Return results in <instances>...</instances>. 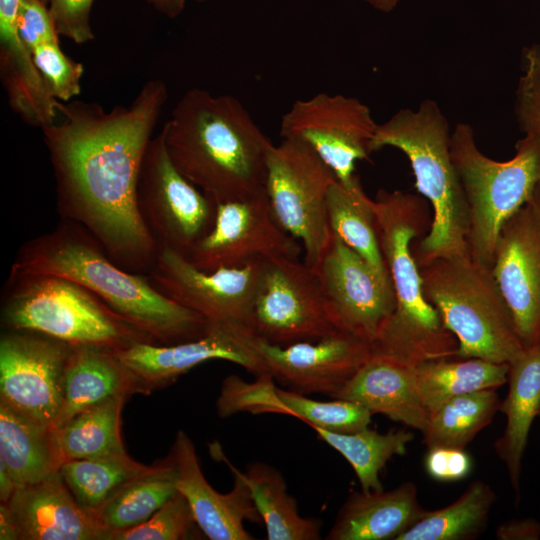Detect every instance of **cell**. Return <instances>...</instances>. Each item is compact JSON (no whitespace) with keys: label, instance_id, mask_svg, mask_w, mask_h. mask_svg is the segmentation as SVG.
I'll return each mask as SVG.
<instances>
[{"label":"cell","instance_id":"4","mask_svg":"<svg viewBox=\"0 0 540 540\" xmlns=\"http://www.w3.org/2000/svg\"><path fill=\"white\" fill-rule=\"evenodd\" d=\"M373 205L396 303L372 344L373 353L412 367L456 357L458 341L424 297L420 269L411 247L412 240L431 224L425 201L400 190L380 189Z\"/></svg>","mask_w":540,"mask_h":540},{"label":"cell","instance_id":"35","mask_svg":"<svg viewBox=\"0 0 540 540\" xmlns=\"http://www.w3.org/2000/svg\"><path fill=\"white\" fill-rule=\"evenodd\" d=\"M496 389L476 391L450 399L429 415L422 432L427 448L443 446L465 449L500 411Z\"/></svg>","mask_w":540,"mask_h":540},{"label":"cell","instance_id":"33","mask_svg":"<svg viewBox=\"0 0 540 540\" xmlns=\"http://www.w3.org/2000/svg\"><path fill=\"white\" fill-rule=\"evenodd\" d=\"M129 395L89 408L56 430L63 463L127 453L121 437V413Z\"/></svg>","mask_w":540,"mask_h":540},{"label":"cell","instance_id":"17","mask_svg":"<svg viewBox=\"0 0 540 540\" xmlns=\"http://www.w3.org/2000/svg\"><path fill=\"white\" fill-rule=\"evenodd\" d=\"M212 457L224 462L234 475L229 493L217 492L206 480L200 468L195 446L190 437L179 430L170 453L164 459L176 490L189 503L196 522L204 536L210 540H252L244 521L259 523L260 514L251 491L215 442L209 445Z\"/></svg>","mask_w":540,"mask_h":540},{"label":"cell","instance_id":"19","mask_svg":"<svg viewBox=\"0 0 540 540\" xmlns=\"http://www.w3.org/2000/svg\"><path fill=\"white\" fill-rule=\"evenodd\" d=\"M253 343L275 380L302 394L320 393L331 398L373 355L369 342L344 331L287 346L256 337Z\"/></svg>","mask_w":540,"mask_h":540},{"label":"cell","instance_id":"43","mask_svg":"<svg viewBox=\"0 0 540 540\" xmlns=\"http://www.w3.org/2000/svg\"><path fill=\"white\" fill-rule=\"evenodd\" d=\"M17 27L31 52L42 44L59 41L48 7L41 0H20Z\"/></svg>","mask_w":540,"mask_h":540},{"label":"cell","instance_id":"22","mask_svg":"<svg viewBox=\"0 0 540 540\" xmlns=\"http://www.w3.org/2000/svg\"><path fill=\"white\" fill-rule=\"evenodd\" d=\"M334 398L359 403L372 414H383L421 433L429 419L415 367L374 353Z\"/></svg>","mask_w":540,"mask_h":540},{"label":"cell","instance_id":"16","mask_svg":"<svg viewBox=\"0 0 540 540\" xmlns=\"http://www.w3.org/2000/svg\"><path fill=\"white\" fill-rule=\"evenodd\" d=\"M253 339L236 327L210 322L207 332L194 340L171 345L138 342L114 353L136 393L149 394L209 360L233 362L256 376L268 372Z\"/></svg>","mask_w":540,"mask_h":540},{"label":"cell","instance_id":"8","mask_svg":"<svg viewBox=\"0 0 540 540\" xmlns=\"http://www.w3.org/2000/svg\"><path fill=\"white\" fill-rule=\"evenodd\" d=\"M450 152L467 203L469 256L491 270L502 227L530 202L540 178V141L525 135L513 158L496 161L479 150L471 125L458 123Z\"/></svg>","mask_w":540,"mask_h":540},{"label":"cell","instance_id":"40","mask_svg":"<svg viewBox=\"0 0 540 540\" xmlns=\"http://www.w3.org/2000/svg\"><path fill=\"white\" fill-rule=\"evenodd\" d=\"M33 60L51 96L61 102L72 101L81 92L84 67L66 56L59 41L42 44L32 51Z\"/></svg>","mask_w":540,"mask_h":540},{"label":"cell","instance_id":"7","mask_svg":"<svg viewBox=\"0 0 540 540\" xmlns=\"http://www.w3.org/2000/svg\"><path fill=\"white\" fill-rule=\"evenodd\" d=\"M1 320L8 329L38 332L73 346L118 351L138 342L152 343L91 291L53 275L9 273Z\"/></svg>","mask_w":540,"mask_h":540},{"label":"cell","instance_id":"5","mask_svg":"<svg viewBox=\"0 0 540 540\" xmlns=\"http://www.w3.org/2000/svg\"><path fill=\"white\" fill-rule=\"evenodd\" d=\"M448 121L434 100L422 101L416 110L401 109L378 124L371 152L385 147L408 158L417 191L433 210L429 231L414 252L418 266L438 258L469 256L468 209L452 161Z\"/></svg>","mask_w":540,"mask_h":540},{"label":"cell","instance_id":"11","mask_svg":"<svg viewBox=\"0 0 540 540\" xmlns=\"http://www.w3.org/2000/svg\"><path fill=\"white\" fill-rule=\"evenodd\" d=\"M137 207L157 247L186 258L214 225L216 203L174 166L162 131L151 138L143 157Z\"/></svg>","mask_w":540,"mask_h":540},{"label":"cell","instance_id":"38","mask_svg":"<svg viewBox=\"0 0 540 540\" xmlns=\"http://www.w3.org/2000/svg\"><path fill=\"white\" fill-rule=\"evenodd\" d=\"M274 381L269 372L257 375L253 382H246L236 375L227 376L216 401L219 417H230L239 412L287 415Z\"/></svg>","mask_w":540,"mask_h":540},{"label":"cell","instance_id":"41","mask_svg":"<svg viewBox=\"0 0 540 540\" xmlns=\"http://www.w3.org/2000/svg\"><path fill=\"white\" fill-rule=\"evenodd\" d=\"M515 114L525 135L540 141V44L522 51V74L519 77Z\"/></svg>","mask_w":540,"mask_h":540},{"label":"cell","instance_id":"31","mask_svg":"<svg viewBox=\"0 0 540 540\" xmlns=\"http://www.w3.org/2000/svg\"><path fill=\"white\" fill-rule=\"evenodd\" d=\"M496 501V493L482 480L469 484L451 504L426 511L396 540H471L477 538L487 525Z\"/></svg>","mask_w":540,"mask_h":540},{"label":"cell","instance_id":"21","mask_svg":"<svg viewBox=\"0 0 540 540\" xmlns=\"http://www.w3.org/2000/svg\"><path fill=\"white\" fill-rule=\"evenodd\" d=\"M4 503L18 540H103L95 516L77 502L59 470L41 481L17 487Z\"/></svg>","mask_w":540,"mask_h":540},{"label":"cell","instance_id":"48","mask_svg":"<svg viewBox=\"0 0 540 540\" xmlns=\"http://www.w3.org/2000/svg\"><path fill=\"white\" fill-rule=\"evenodd\" d=\"M159 11L168 15L169 17H175L181 13L185 0H148ZM204 1V0H198Z\"/></svg>","mask_w":540,"mask_h":540},{"label":"cell","instance_id":"44","mask_svg":"<svg viewBox=\"0 0 540 540\" xmlns=\"http://www.w3.org/2000/svg\"><path fill=\"white\" fill-rule=\"evenodd\" d=\"M427 474L440 482H454L466 478L473 467L465 449L436 446L428 448L424 459Z\"/></svg>","mask_w":540,"mask_h":540},{"label":"cell","instance_id":"18","mask_svg":"<svg viewBox=\"0 0 540 540\" xmlns=\"http://www.w3.org/2000/svg\"><path fill=\"white\" fill-rule=\"evenodd\" d=\"M327 294L341 328L371 345L395 309L393 288L371 266L331 232L312 267Z\"/></svg>","mask_w":540,"mask_h":540},{"label":"cell","instance_id":"30","mask_svg":"<svg viewBox=\"0 0 540 540\" xmlns=\"http://www.w3.org/2000/svg\"><path fill=\"white\" fill-rule=\"evenodd\" d=\"M241 477L248 485L268 540H318L321 524L314 518L302 517L297 502L288 493L282 474L262 462L250 464Z\"/></svg>","mask_w":540,"mask_h":540},{"label":"cell","instance_id":"39","mask_svg":"<svg viewBox=\"0 0 540 540\" xmlns=\"http://www.w3.org/2000/svg\"><path fill=\"white\" fill-rule=\"evenodd\" d=\"M204 536L185 497L178 491L147 521L110 534L108 540H188Z\"/></svg>","mask_w":540,"mask_h":540},{"label":"cell","instance_id":"27","mask_svg":"<svg viewBox=\"0 0 540 540\" xmlns=\"http://www.w3.org/2000/svg\"><path fill=\"white\" fill-rule=\"evenodd\" d=\"M0 460L17 487L45 479L63 464L56 430L0 403Z\"/></svg>","mask_w":540,"mask_h":540},{"label":"cell","instance_id":"37","mask_svg":"<svg viewBox=\"0 0 540 540\" xmlns=\"http://www.w3.org/2000/svg\"><path fill=\"white\" fill-rule=\"evenodd\" d=\"M287 415L296 417L313 428L334 433H353L369 427L372 413L359 403L336 399L318 401L305 394L277 387Z\"/></svg>","mask_w":540,"mask_h":540},{"label":"cell","instance_id":"32","mask_svg":"<svg viewBox=\"0 0 540 540\" xmlns=\"http://www.w3.org/2000/svg\"><path fill=\"white\" fill-rule=\"evenodd\" d=\"M158 462L145 465L127 453L64 462L59 471L77 502L88 511L101 508L134 480L154 472Z\"/></svg>","mask_w":540,"mask_h":540},{"label":"cell","instance_id":"51","mask_svg":"<svg viewBox=\"0 0 540 540\" xmlns=\"http://www.w3.org/2000/svg\"><path fill=\"white\" fill-rule=\"evenodd\" d=\"M41 1H42L45 5H47L49 0H41Z\"/></svg>","mask_w":540,"mask_h":540},{"label":"cell","instance_id":"28","mask_svg":"<svg viewBox=\"0 0 540 540\" xmlns=\"http://www.w3.org/2000/svg\"><path fill=\"white\" fill-rule=\"evenodd\" d=\"M327 216L331 232L392 287L379 241L373 199L364 192L359 177L351 186H344L338 180L331 185L327 195Z\"/></svg>","mask_w":540,"mask_h":540},{"label":"cell","instance_id":"25","mask_svg":"<svg viewBox=\"0 0 540 540\" xmlns=\"http://www.w3.org/2000/svg\"><path fill=\"white\" fill-rule=\"evenodd\" d=\"M508 393L501 402L506 426L494 449L505 464L510 484L520 494L522 459L531 426L540 413V342L525 348L509 364Z\"/></svg>","mask_w":540,"mask_h":540},{"label":"cell","instance_id":"52","mask_svg":"<svg viewBox=\"0 0 540 540\" xmlns=\"http://www.w3.org/2000/svg\"><path fill=\"white\" fill-rule=\"evenodd\" d=\"M539 417H540V413H539Z\"/></svg>","mask_w":540,"mask_h":540},{"label":"cell","instance_id":"15","mask_svg":"<svg viewBox=\"0 0 540 540\" xmlns=\"http://www.w3.org/2000/svg\"><path fill=\"white\" fill-rule=\"evenodd\" d=\"M301 245L277 221L266 191L216 204L211 231L187 258L200 270L239 268L268 257L298 258Z\"/></svg>","mask_w":540,"mask_h":540},{"label":"cell","instance_id":"29","mask_svg":"<svg viewBox=\"0 0 540 540\" xmlns=\"http://www.w3.org/2000/svg\"><path fill=\"white\" fill-rule=\"evenodd\" d=\"M452 358L430 360L415 367L420 398L429 415L452 398L507 383V363Z\"/></svg>","mask_w":540,"mask_h":540},{"label":"cell","instance_id":"45","mask_svg":"<svg viewBox=\"0 0 540 540\" xmlns=\"http://www.w3.org/2000/svg\"><path fill=\"white\" fill-rule=\"evenodd\" d=\"M495 537L498 540H538L540 522L534 518L508 520L497 526Z\"/></svg>","mask_w":540,"mask_h":540},{"label":"cell","instance_id":"10","mask_svg":"<svg viewBox=\"0 0 540 540\" xmlns=\"http://www.w3.org/2000/svg\"><path fill=\"white\" fill-rule=\"evenodd\" d=\"M333 171L304 141L284 138L267 156L265 191L273 213L302 242L305 263L314 267L331 236L327 195Z\"/></svg>","mask_w":540,"mask_h":540},{"label":"cell","instance_id":"42","mask_svg":"<svg viewBox=\"0 0 540 540\" xmlns=\"http://www.w3.org/2000/svg\"><path fill=\"white\" fill-rule=\"evenodd\" d=\"M94 0H49L48 11L60 36L76 44L94 39L90 25V12Z\"/></svg>","mask_w":540,"mask_h":540},{"label":"cell","instance_id":"20","mask_svg":"<svg viewBox=\"0 0 540 540\" xmlns=\"http://www.w3.org/2000/svg\"><path fill=\"white\" fill-rule=\"evenodd\" d=\"M491 274L527 348L540 341V227L528 202L502 227Z\"/></svg>","mask_w":540,"mask_h":540},{"label":"cell","instance_id":"23","mask_svg":"<svg viewBox=\"0 0 540 540\" xmlns=\"http://www.w3.org/2000/svg\"><path fill=\"white\" fill-rule=\"evenodd\" d=\"M426 511L411 481L389 491H353L338 510L326 539L396 540Z\"/></svg>","mask_w":540,"mask_h":540},{"label":"cell","instance_id":"6","mask_svg":"<svg viewBox=\"0 0 540 540\" xmlns=\"http://www.w3.org/2000/svg\"><path fill=\"white\" fill-rule=\"evenodd\" d=\"M423 295L456 337V358L510 364L525 350L491 274L470 256L419 266Z\"/></svg>","mask_w":540,"mask_h":540},{"label":"cell","instance_id":"1","mask_svg":"<svg viewBox=\"0 0 540 540\" xmlns=\"http://www.w3.org/2000/svg\"><path fill=\"white\" fill-rule=\"evenodd\" d=\"M166 84L147 81L128 106L57 101V118L41 128L63 220L87 230L127 271L147 274L158 247L137 207L140 168L167 101Z\"/></svg>","mask_w":540,"mask_h":540},{"label":"cell","instance_id":"34","mask_svg":"<svg viewBox=\"0 0 540 540\" xmlns=\"http://www.w3.org/2000/svg\"><path fill=\"white\" fill-rule=\"evenodd\" d=\"M313 430L348 461L362 491L383 490L379 477L381 470L392 457L404 455L414 437L404 429L386 433L369 427L353 433H334L320 428Z\"/></svg>","mask_w":540,"mask_h":540},{"label":"cell","instance_id":"47","mask_svg":"<svg viewBox=\"0 0 540 540\" xmlns=\"http://www.w3.org/2000/svg\"><path fill=\"white\" fill-rule=\"evenodd\" d=\"M17 486L12 479L5 464L0 460V500L7 502L13 495Z\"/></svg>","mask_w":540,"mask_h":540},{"label":"cell","instance_id":"24","mask_svg":"<svg viewBox=\"0 0 540 540\" xmlns=\"http://www.w3.org/2000/svg\"><path fill=\"white\" fill-rule=\"evenodd\" d=\"M19 7H0V77L10 108L28 125L42 128L58 115L32 52L17 27Z\"/></svg>","mask_w":540,"mask_h":540},{"label":"cell","instance_id":"49","mask_svg":"<svg viewBox=\"0 0 540 540\" xmlns=\"http://www.w3.org/2000/svg\"><path fill=\"white\" fill-rule=\"evenodd\" d=\"M373 8L381 12H391L398 5L400 0H365Z\"/></svg>","mask_w":540,"mask_h":540},{"label":"cell","instance_id":"3","mask_svg":"<svg viewBox=\"0 0 540 540\" xmlns=\"http://www.w3.org/2000/svg\"><path fill=\"white\" fill-rule=\"evenodd\" d=\"M161 131L174 166L216 204L265 191L273 143L235 97L190 89Z\"/></svg>","mask_w":540,"mask_h":540},{"label":"cell","instance_id":"12","mask_svg":"<svg viewBox=\"0 0 540 540\" xmlns=\"http://www.w3.org/2000/svg\"><path fill=\"white\" fill-rule=\"evenodd\" d=\"M378 124L354 97L318 93L295 101L282 116L280 136L307 143L344 186L357 179L355 164L368 160Z\"/></svg>","mask_w":540,"mask_h":540},{"label":"cell","instance_id":"14","mask_svg":"<svg viewBox=\"0 0 540 540\" xmlns=\"http://www.w3.org/2000/svg\"><path fill=\"white\" fill-rule=\"evenodd\" d=\"M73 345L29 330L9 329L0 339V403L52 426L63 399Z\"/></svg>","mask_w":540,"mask_h":540},{"label":"cell","instance_id":"46","mask_svg":"<svg viewBox=\"0 0 540 540\" xmlns=\"http://www.w3.org/2000/svg\"><path fill=\"white\" fill-rule=\"evenodd\" d=\"M0 539L18 540L17 529L7 505L0 504Z\"/></svg>","mask_w":540,"mask_h":540},{"label":"cell","instance_id":"2","mask_svg":"<svg viewBox=\"0 0 540 540\" xmlns=\"http://www.w3.org/2000/svg\"><path fill=\"white\" fill-rule=\"evenodd\" d=\"M12 274L53 275L98 296L152 343L171 345L203 336L210 322L159 292L147 275L125 270L83 227L68 221L25 242Z\"/></svg>","mask_w":540,"mask_h":540},{"label":"cell","instance_id":"53","mask_svg":"<svg viewBox=\"0 0 540 540\" xmlns=\"http://www.w3.org/2000/svg\"><path fill=\"white\" fill-rule=\"evenodd\" d=\"M540 342V341H539Z\"/></svg>","mask_w":540,"mask_h":540},{"label":"cell","instance_id":"9","mask_svg":"<svg viewBox=\"0 0 540 540\" xmlns=\"http://www.w3.org/2000/svg\"><path fill=\"white\" fill-rule=\"evenodd\" d=\"M341 331L344 330L312 267L298 258L262 259L253 303L254 337L287 346Z\"/></svg>","mask_w":540,"mask_h":540},{"label":"cell","instance_id":"13","mask_svg":"<svg viewBox=\"0 0 540 540\" xmlns=\"http://www.w3.org/2000/svg\"><path fill=\"white\" fill-rule=\"evenodd\" d=\"M262 259L239 268L206 272L180 253L162 247L146 275L163 295L209 322L227 324L253 336V303Z\"/></svg>","mask_w":540,"mask_h":540},{"label":"cell","instance_id":"36","mask_svg":"<svg viewBox=\"0 0 540 540\" xmlns=\"http://www.w3.org/2000/svg\"><path fill=\"white\" fill-rule=\"evenodd\" d=\"M177 492L165 460L158 468L129 483L98 510L92 511L103 540L110 534L138 526L147 521Z\"/></svg>","mask_w":540,"mask_h":540},{"label":"cell","instance_id":"26","mask_svg":"<svg viewBox=\"0 0 540 540\" xmlns=\"http://www.w3.org/2000/svg\"><path fill=\"white\" fill-rule=\"evenodd\" d=\"M133 394L136 390L132 379L113 350L73 346L66 365L62 404L51 427L58 430L89 408Z\"/></svg>","mask_w":540,"mask_h":540},{"label":"cell","instance_id":"50","mask_svg":"<svg viewBox=\"0 0 540 540\" xmlns=\"http://www.w3.org/2000/svg\"><path fill=\"white\" fill-rule=\"evenodd\" d=\"M534 210L535 216L537 218V222L540 227V178L537 182V185L535 187L532 199L529 202Z\"/></svg>","mask_w":540,"mask_h":540}]
</instances>
